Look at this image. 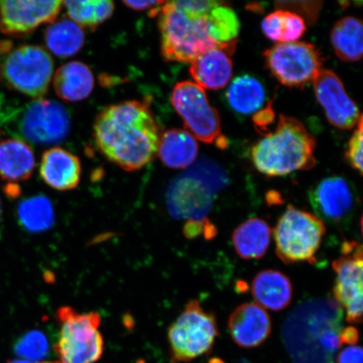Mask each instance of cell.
Masks as SVG:
<instances>
[{
    "mask_svg": "<svg viewBox=\"0 0 363 363\" xmlns=\"http://www.w3.org/2000/svg\"><path fill=\"white\" fill-rule=\"evenodd\" d=\"M163 58L192 62L212 48L238 40L237 13L221 1H165L158 13Z\"/></svg>",
    "mask_w": 363,
    "mask_h": 363,
    "instance_id": "6da1fadb",
    "label": "cell"
},
{
    "mask_svg": "<svg viewBox=\"0 0 363 363\" xmlns=\"http://www.w3.org/2000/svg\"><path fill=\"white\" fill-rule=\"evenodd\" d=\"M94 136L108 160L126 171L143 169L158 151L159 126L147 104H112L96 117Z\"/></svg>",
    "mask_w": 363,
    "mask_h": 363,
    "instance_id": "7a4b0ae2",
    "label": "cell"
},
{
    "mask_svg": "<svg viewBox=\"0 0 363 363\" xmlns=\"http://www.w3.org/2000/svg\"><path fill=\"white\" fill-rule=\"evenodd\" d=\"M315 147V138L301 121L281 115L274 133L265 135L252 147V160L261 174L282 177L313 169Z\"/></svg>",
    "mask_w": 363,
    "mask_h": 363,
    "instance_id": "3957f363",
    "label": "cell"
},
{
    "mask_svg": "<svg viewBox=\"0 0 363 363\" xmlns=\"http://www.w3.org/2000/svg\"><path fill=\"white\" fill-rule=\"evenodd\" d=\"M228 184L217 163L203 159L172 182L167 193L169 214L177 220H203L215 195Z\"/></svg>",
    "mask_w": 363,
    "mask_h": 363,
    "instance_id": "277c9868",
    "label": "cell"
},
{
    "mask_svg": "<svg viewBox=\"0 0 363 363\" xmlns=\"http://www.w3.org/2000/svg\"><path fill=\"white\" fill-rule=\"evenodd\" d=\"M53 68L51 55L40 45L0 42V78L17 92L42 99L48 91Z\"/></svg>",
    "mask_w": 363,
    "mask_h": 363,
    "instance_id": "5b68a950",
    "label": "cell"
},
{
    "mask_svg": "<svg viewBox=\"0 0 363 363\" xmlns=\"http://www.w3.org/2000/svg\"><path fill=\"white\" fill-rule=\"evenodd\" d=\"M13 108L3 112L2 121L16 139L48 146L63 142L70 133L69 113L60 103L39 99Z\"/></svg>",
    "mask_w": 363,
    "mask_h": 363,
    "instance_id": "8992f818",
    "label": "cell"
},
{
    "mask_svg": "<svg viewBox=\"0 0 363 363\" xmlns=\"http://www.w3.org/2000/svg\"><path fill=\"white\" fill-rule=\"evenodd\" d=\"M60 334L54 347L60 363H97L104 347L98 312L80 313L71 306L59 308L56 314Z\"/></svg>",
    "mask_w": 363,
    "mask_h": 363,
    "instance_id": "52a82bcc",
    "label": "cell"
},
{
    "mask_svg": "<svg viewBox=\"0 0 363 363\" xmlns=\"http://www.w3.org/2000/svg\"><path fill=\"white\" fill-rule=\"evenodd\" d=\"M325 233L319 217L290 204L274 231L277 255L287 265L314 263Z\"/></svg>",
    "mask_w": 363,
    "mask_h": 363,
    "instance_id": "ba28073f",
    "label": "cell"
},
{
    "mask_svg": "<svg viewBox=\"0 0 363 363\" xmlns=\"http://www.w3.org/2000/svg\"><path fill=\"white\" fill-rule=\"evenodd\" d=\"M218 337L215 315L204 311L197 299H193L167 331L171 362H189L210 353Z\"/></svg>",
    "mask_w": 363,
    "mask_h": 363,
    "instance_id": "9c48e42d",
    "label": "cell"
},
{
    "mask_svg": "<svg viewBox=\"0 0 363 363\" xmlns=\"http://www.w3.org/2000/svg\"><path fill=\"white\" fill-rule=\"evenodd\" d=\"M263 55L271 74L289 88L306 87L323 69L319 49L311 43H279Z\"/></svg>",
    "mask_w": 363,
    "mask_h": 363,
    "instance_id": "30bf717a",
    "label": "cell"
},
{
    "mask_svg": "<svg viewBox=\"0 0 363 363\" xmlns=\"http://www.w3.org/2000/svg\"><path fill=\"white\" fill-rule=\"evenodd\" d=\"M172 103L194 138L212 143L221 131L220 118L211 106L206 91L190 81L180 82L172 93Z\"/></svg>",
    "mask_w": 363,
    "mask_h": 363,
    "instance_id": "8fae6325",
    "label": "cell"
},
{
    "mask_svg": "<svg viewBox=\"0 0 363 363\" xmlns=\"http://www.w3.org/2000/svg\"><path fill=\"white\" fill-rule=\"evenodd\" d=\"M362 247L357 242H345L342 255L333 262L337 274L333 289L337 303L347 312V321L360 324L362 320Z\"/></svg>",
    "mask_w": 363,
    "mask_h": 363,
    "instance_id": "7c38bea8",
    "label": "cell"
},
{
    "mask_svg": "<svg viewBox=\"0 0 363 363\" xmlns=\"http://www.w3.org/2000/svg\"><path fill=\"white\" fill-rule=\"evenodd\" d=\"M62 1H0V30L12 38H23L40 25L52 23L60 12Z\"/></svg>",
    "mask_w": 363,
    "mask_h": 363,
    "instance_id": "4fadbf2b",
    "label": "cell"
},
{
    "mask_svg": "<svg viewBox=\"0 0 363 363\" xmlns=\"http://www.w3.org/2000/svg\"><path fill=\"white\" fill-rule=\"evenodd\" d=\"M315 96L331 125L350 130L362 119L359 108L348 96L342 80L333 71L322 69L313 82Z\"/></svg>",
    "mask_w": 363,
    "mask_h": 363,
    "instance_id": "5bb4252c",
    "label": "cell"
},
{
    "mask_svg": "<svg viewBox=\"0 0 363 363\" xmlns=\"http://www.w3.org/2000/svg\"><path fill=\"white\" fill-rule=\"evenodd\" d=\"M310 201L320 219L338 223L351 216L357 197L346 179L333 176L322 179L311 190Z\"/></svg>",
    "mask_w": 363,
    "mask_h": 363,
    "instance_id": "9a60e30c",
    "label": "cell"
},
{
    "mask_svg": "<svg viewBox=\"0 0 363 363\" xmlns=\"http://www.w3.org/2000/svg\"><path fill=\"white\" fill-rule=\"evenodd\" d=\"M238 40L208 50L191 62L189 72L203 89L218 90L228 84L233 74V57Z\"/></svg>",
    "mask_w": 363,
    "mask_h": 363,
    "instance_id": "2e32d148",
    "label": "cell"
},
{
    "mask_svg": "<svg viewBox=\"0 0 363 363\" xmlns=\"http://www.w3.org/2000/svg\"><path fill=\"white\" fill-rule=\"evenodd\" d=\"M228 330L231 338L239 347L255 348L270 337L272 320L264 308L257 303H242L231 313Z\"/></svg>",
    "mask_w": 363,
    "mask_h": 363,
    "instance_id": "e0dca14e",
    "label": "cell"
},
{
    "mask_svg": "<svg viewBox=\"0 0 363 363\" xmlns=\"http://www.w3.org/2000/svg\"><path fill=\"white\" fill-rule=\"evenodd\" d=\"M81 163L78 157L61 147H53L43 153L40 175L49 187L58 191L77 188L81 178Z\"/></svg>",
    "mask_w": 363,
    "mask_h": 363,
    "instance_id": "ac0fdd59",
    "label": "cell"
},
{
    "mask_svg": "<svg viewBox=\"0 0 363 363\" xmlns=\"http://www.w3.org/2000/svg\"><path fill=\"white\" fill-rule=\"evenodd\" d=\"M252 293L258 306L272 311L284 310L291 303L293 285L279 271H262L254 278Z\"/></svg>",
    "mask_w": 363,
    "mask_h": 363,
    "instance_id": "d6986e66",
    "label": "cell"
},
{
    "mask_svg": "<svg viewBox=\"0 0 363 363\" xmlns=\"http://www.w3.org/2000/svg\"><path fill=\"white\" fill-rule=\"evenodd\" d=\"M35 167L33 149L24 140L11 138L0 142V178L10 184L30 178Z\"/></svg>",
    "mask_w": 363,
    "mask_h": 363,
    "instance_id": "ffe728a7",
    "label": "cell"
},
{
    "mask_svg": "<svg viewBox=\"0 0 363 363\" xmlns=\"http://www.w3.org/2000/svg\"><path fill=\"white\" fill-rule=\"evenodd\" d=\"M59 98L68 102H78L88 98L94 87L90 68L81 62H70L59 67L53 79Z\"/></svg>",
    "mask_w": 363,
    "mask_h": 363,
    "instance_id": "44dd1931",
    "label": "cell"
},
{
    "mask_svg": "<svg viewBox=\"0 0 363 363\" xmlns=\"http://www.w3.org/2000/svg\"><path fill=\"white\" fill-rule=\"evenodd\" d=\"M198 152L197 140L187 130H167L159 140L158 155L170 169H187L193 164Z\"/></svg>",
    "mask_w": 363,
    "mask_h": 363,
    "instance_id": "7402d4cb",
    "label": "cell"
},
{
    "mask_svg": "<svg viewBox=\"0 0 363 363\" xmlns=\"http://www.w3.org/2000/svg\"><path fill=\"white\" fill-rule=\"evenodd\" d=\"M269 224L259 218H251L240 224L233 234L235 252L245 260L260 259L265 256L271 242Z\"/></svg>",
    "mask_w": 363,
    "mask_h": 363,
    "instance_id": "603a6c76",
    "label": "cell"
},
{
    "mask_svg": "<svg viewBox=\"0 0 363 363\" xmlns=\"http://www.w3.org/2000/svg\"><path fill=\"white\" fill-rule=\"evenodd\" d=\"M330 43L335 55L343 62L361 60L363 52V26L361 20L352 16L335 23L330 33Z\"/></svg>",
    "mask_w": 363,
    "mask_h": 363,
    "instance_id": "cb8c5ba5",
    "label": "cell"
},
{
    "mask_svg": "<svg viewBox=\"0 0 363 363\" xmlns=\"http://www.w3.org/2000/svg\"><path fill=\"white\" fill-rule=\"evenodd\" d=\"M45 44L54 55L69 57L84 47V30L75 22L62 19L50 25L45 33Z\"/></svg>",
    "mask_w": 363,
    "mask_h": 363,
    "instance_id": "d4e9b609",
    "label": "cell"
},
{
    "mask_svg": "<svg viewBox=\"0 0 363 363\" xmlns=\"http://www.w3.org/2000/svg\"><path fill=\"white\" fill-rule=\"evenodd\" d=\"M226 97L235 112L250 115L262 106L266 94L259 80L252 76L242 75L231 82Z\"/></svg>",
    "mask_w": 363,
    "mask_h": 363,
    "instance_id": "484cf974",
    "label": "cell"
},
{
    "mask_svg": "<svg viewBox=\"0 0 363 363\" xmlns=\"http://www.w3.org/2000/svg\"><path fill=\"white\" fill-rule=\"evenodd\" d=\"M262 30L267 38L274 42L294 43L306 33V24L303 18L296 13L278 10L263 19Z\"/></svg>",
    "mask_w": 363,
    "mask_h": 363,
    "instance_id": "4316f807",
    "label": "cell"
},
{
    "mask_svg": "<svg viewBox=\"0 0 363 363\" xmlns=\"http://www.w3.org/2000/svg\"><path fill=\"white\" fill-rule=\"evenodd\" d=\"M17 216L21 226L33 233L52 228L55 221L52 201L44 195H36L21 201Z\"/></svg>",
    "mask_w": 363,
    "mask_h": 363,
    "instance_id": "83f0119b",
    "label": "cell"
},
{
    "mask_svg": "<svg viewBox=\"0 0 363 363\" xmlns=\"http://www.w3.org/2000/svg\"><path fill=\"white\" fill-rule=\"evenodd\" d=\"M63 4L76 24L93 30L110 19L115 10V4L110 0H74Z\"/></svg>",
    "mask_w": 363,
    "mask_h": 363,
    "instance_id": "f1b7e54d",
    "label": "cell"
},
{
    "mask_svg": "<svg viewBox=\"0 0 363 363\" xmlns=\"http://www.w3.org/2000/svg\"><path fill=\"white\" fill-rule=\"evenodd\" d=\"M50 343L42 330H30L18 338L13 352L20 359L34 362H45L50 355Z\"/></svg>",
    "mask_w": 363,
    "mask_h": 363,
    "instance_id": "f546056e",
    "label": "cell"
},
{
    "mask_svg": "<svg viewBox=\"0 0 363 363\" xmlns=\"http://www.w3.org/2000/svg\"><path fill=\"white\" fill-rule=\"evenodd\" d=\"M321 1H282L277 2L275 6L279 10H285L296 13L303 18L308 24H314L322 7Z\"/></svg>",
    "mask_w": 363,
    "mask_h": 363,
    "instance_id": "4dcf8cb0",
    "label": "cell"
},
{
    "mask_svg": "<svg viewBox=\"0 0 363 363\" xmlns=\"http://www.w3.org/2000/svg\"><path fill=\"white\" fill-rule=\"evenodd\" d=\"M349 140L346 157L353 169L362 175V119Z\"/></svg>",
    "mask_w": 363,
    "mask_h": 363,
    "instance_id": "1f68e13d",
    "label": "cell"
},
{
    "mask_svg": "<svg viewBox=\"0 0 363 363\" xmlns=\"http://www.w3.org/2000/svg\"><path fill=\"white\" fill-rule=\"evenodd\" d=\"M337 363H363L362 348L358 346H351L340 352Z\"/></svg>",
    "mask_w": 363,
    "mask_h": 363,
    "instance_id": "d6a6232c",
    "label": "cell"
},
{
    "mask_svg": "<svg viewBox=\"0 0 363 363\" xmlns=\"http://www.w3.org/2000/svg\"><path fill=\"white\" fill-rule=\"evenodd\" d=\"M208 222V220L204 219L203 220H188L184 226V234L185 237L189 239H193L201 235Z\"/></svg>",
    "mask_w": 363,
    "mask_h": 363,
    "instance_id": "836d02e7",
    "label": "cell"
},
{
    "mask_svg": "<svg viewBox=\"0 0 363 363\" xmlns=\"http://www.w3.org/2000/svg\"><path fill=\"white\" fill-rule=\"evenodd\" d=\"M274 112L271 107H267L264 110L260 111L253 117L254 123L259 128H265L272 121L274 120Z\"/></svg>",
    "mask_w": 363,
    "mask_h": 363,
    "instance_id": "e575fe53",
    "label": "cell"
},
{
    "mask_svg": "<svg viewBox=\"0 0 363 363\" xmlns=\"http://www.w3.org/2000/svg\"><path fill=\"white\" fill-rule=\"evenodd\" d=\"M358 339H359V333L353 326L344 328L340 335V344H348L351 346H355Z\"/></svg>",
    "mask_w": 363,
    "mask_h": 363,
    "instance_id": "d590c367",
    "label": "cell"
},
{
    "mask_svg": "<svg viewBox=\"0 0 363 363\" xmlns=\"http://www.w3.org/2000/svg\"><path fill=\"white\" fill-rule=\"evenodd\" d=\"M165 1H124L126 6L133 9L135 11H145L160 6Z\"/></svg>",
    "mask_w": 363,
    "mask_h": 363,
    "instance_id": "8d00e7d4",
    "label": "cell"
},
{
    "mask_svg": "<svg viewBox=\"0 0 363 363\" xmlns=\"http://www.w3.org/2000/svg\"><path fill=\"white\" fill-rule=\"evenodd\" d=\"M7 363H60L59 362H34L23 359H13L9 361Z\"/></svg>",
    "mask_w": 363,
    "mask_h": 363,
    "instance_id": "74e56055",
    "label": "cell"
},
{
    "mask_svg": "<svg viewBox=\"0 0 363 363\" xmlns=\"http://www.w3.org/2000/svg\"><path fill=\"white\" fill-rule=\"evenodd\" d=\"M208 363H224V362L221 359H219V358H212V359Z\"/></svg>",
    "mask_w": 363,
    "mask_h": 363,
    "instance_id": "f35d334b",
    "label": "cell"
},
{
    "mask_svg": "<svg viewBox=\"0 0 363 363\" xmlns=\"http://www.w3.org/2000/svg\"><path fill=\"white\" fill-rule=\"evenodd\" d=\"M2 216V203H1V199H0V219H1Z\"/></svg>",
    "mask_w": 363,
    "mask_h": 363,
    "instance_id": "ab89813d",
    "label": "cell"
}]
</instances>
